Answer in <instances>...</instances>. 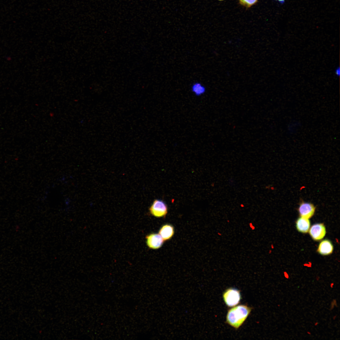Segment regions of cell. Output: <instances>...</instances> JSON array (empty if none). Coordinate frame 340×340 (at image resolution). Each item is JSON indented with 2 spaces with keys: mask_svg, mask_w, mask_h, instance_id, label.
<instances>
[{
  "mask_svg": "<svg viewBox=\"0 0 340 340\" xmlns=\"http://www.w3.org/2000/svg\"><path fill=\"white\" fill-rule=\"evenodd\" d=\"M335 73H336V74L337 76H339L340 73L339 67H338V68H337L336 69V71H335Z\"/></svg>",
  "mask_w": 340,
  "mask_h": 340,
  "instance_id": "cell-14",
  "label": "cell"
},
{
  "mask_svg": "<svg viewBox=\"0 0 340 340\" xmlns=\"http://www.w3.org/2000/svg\"><path fill=\"white\" fill-rule=\"evenodd\" d=\"M250 227L252 228V230L255 229V227L253 226L252 224V223H250L249 224Z\"/></svg>",
  "mask_w": 340,
  "mask_h": 340,
  "instance_id": "cell-16",
  "label": "cell"
},
{
  "mask_svg": "<svg viewBox=\"0 0 340 340\" xmlns=\"http://www.w3.org/2000/svg\"><path fill=\"white\" fill-rule=\"evenodd\" d=\"M219 0V1H223V0Z\"/></svg>",
  "mask_w": 340,
  "mask_h": 340,
  "instance_id": "cell-22",
  "label": "cell"
},
{
  "mask_svg": "<svg viewBox=\"0 0 340 340\" xmlns=\"http://www.w3.org/2000/svg\"><path fill=\"white\" fill-rule=\"evenodd\" d=\"M318 324H319V322H316L314 323V325L315 326H317L318 325Z\"/></svg>",
  "mask_w": 340,
  "mask_h": 340,
  "instance_id": "cell-20",
  "label": "cell"
},
{
  "mask_svg": "<svg viewBox=\"0 0 340 340\" xmlns=\"http://www.w3.org/2000/svg\"><path fill=\"white\" fill-rule=\"evenodd\" d=\"M174 232L173 227L171 224H166L163 225L161 228L158 234L164 241H167L172 238L174 235Z\"/></svg>",
  "mask_w": 340,
  "mask_h": 340,
  "instance_id": "cell-7",
  "label": "cell"
},
{
  "mask_svg": "<svg viewBox=\"0 0 340 340\" xmlns=\"http://www.w3.org/2000/svg\"><path fill=\"white\" fill-rule=\"evenodd\" d=\"M334 285V283L333 282H332L331 283H330V286L331 288H333Z\"/></svg>",
  "mask_w": 340,
  "mask_h": 340,
  "instance_id": "cell-17",
  "label": "cell"
},
{
  "mask_svg": "<svg viewBox=\"0 0 340 340\" xmlns=\"http://www.w3.org/2000/svg\"><path fill=\"white\" fill-rule=\"evenodd\" d=\"M224 301L227 306L233 307L238 304L241 300L240 291L233 288L226 289L223 294Z\"/></svg>",
  "mask_w": 340,
  "mask_h": 340,
  "instance_id": "cell-2",
  "label": "cell"
},
{
  "mask_svg": "<svg viewBox=\"0 0 340 340\" xmlns=\"http://www.w3.org/2000/svg\"><path fill=\"white\" fill-rule=\"evenodd\" d=\"M149 210L150 214L156 217H164L167 213L168 207L163 201L156 199L154 200Z\"/></svg>",
  "mask_w": 340,
  "mask_h": 340,
  "instance_id": "cell-3",
  "label": "cell"
},
{
  "mask_svg": "<svg viewBox=\"0 0 340 340\" xmlns=\"http://www.w3.org/2000/svg\"><path fill=\"white\" fill-rule=\"evenodd\" d=\"M252 310V308L245 305H240L229 309L227 314V323L237 329L245 321Z\"/></svg>",
  "mask_w": 340,
  "mask_h": 340,
  "instance_id": "cell-1",
  "label": "cell"
},
{
  "mask_svg": "<svg viewBox=\"0 0 340 340\" xmlns=\"http://www.w3.org/2000/svg\"><path fill=\"white\" fill-rule=\"evenodd\" d=\"M337 318V315H334L333 317V320H335Z\"/></svg>",
  "mask_w": 340,
  "mask_h": 340,
  "instance_id": "cell-19",
  "label": "cell"
},
{
  "mask_svg": "<svg viewBox=\"0 0 340 340\" xmlns=\"http://www.w3.org/2000/svg\"><path fill=\"white\" fill-rule=\"evenodd\" d=\"M333 249V246L331 241L328 240H325L320 243L317 251L321 255H326L331 254Z\"/></svg>",
  "mask_w": 340,
  "mask_h": 340,
  "instance_id": "cell-8",
  "label": "cell"
},
{
  "mask_svg": "<svg viewBox=\"0 0 340 340\" xmlns=\"http://www.w3.org/2000/svg\"><path fill=\"white\" fill-rule=\"evenodd\" d=\"M301 127V123L299 121L294 120L289 122L286 127L287 131L290 134L297 133Z\"/></svg>",
  "mask_w": 340,
  "mask_h": 340,
  "instance_id": "cell-11",
  "label": "cell"
},
{
  "mask_svg": "<svg viewBox=\"0 0 340 340\" xmlns=\"http://www.w3.org/2000/svg\"><path fill=\"white\" fill-rule=\"evenodd\" d=\"M296 227L299 232L306 233L308 232L310 228V221L308 218L301 217L296 221Z\"/></svg>",
  "mask_w": 340,
  "mask_h": 340,
  "instance_id": "cell-9",
  "label": "cell"
},
{
  "mask_svg": "<svg viewBox=\"0 0 340 340\" xmlns=\"http://www.w3.org/2000/svg\"><path fill=\"white\" fill-rule=\"evenodd\" d=\"M284 275L285 276V277L286 278H287V279H288L289 278V276H288V275L287 274L284 273Z\"/></svg>",
  "mask_w": 340,
  "mask_h": 340,
  "instance_id": "cell-18",
  "label": "cell"
},
{
  "mask_svg": "<svg viewBox=\"0 0 340 340\" xmlns=\"http://www.w3.org/2000/svg\"><path fill=\"white\" fill-rule=\"evenodd\" d=\"M337 306V300L335 299H333L331 303V305L330 307V310H332L335 307Z\"/></svg>",
  "mask_w": 340,
  "mask_h": 340,
  "instance_id": "cell-13",
  "label": "cell"
},
{
  "mask_svg": "<svg viewBox=\"0 0 340 340\" xmlns=\"http://www.w3.org/2000/svg\"><path fill=\"white\" fill-rule=\"evenodd\" d=\"M307 333L308 334H309V335H311V332H309V331H308V332H307Z\"/></svg>",
  "mask_w": 340,
  "mask_h": 340,
  "instance_id": "cell-21",
  "label": "cell"
},
{
  "mask_svg": "<svg viewBox=\"0 0 340 340\" xmlns=\"http://www.w3.org/2000/svg\"><path fill=\"white\" fill-rule=\"evenodd\" d=\"M309 233L312 238L315 241L322 239L326 234V228L323 224H317L310 228Z\"/></svg>",
  "mask_w": 340,
  "mask_h": 340,
  "instance_id": "cell-6",
  "label": "cell"
},
{
  "mask_svg": "<svg viewBox=\"0 0 340 340\" xmlns=\"http://www.w3.org/2000/svg\"><path fill=\"white\" fill-rule=\"evenodd\" d=\"M281 4H283L285 2V0H276Z\"/></svg>",
  "mask_w": 340,
  "mask_h": 340,
  "instance_id": "cell-15",
  "label": "cell"
},
{
  "mask_svg": "<svg viewBox=\"0 0 340 340\" xmlns=\"http://www.w3.org/2000/svg\"><path fill=\"white\" fill-rule=\"evenodd\" d=\"M146 244L148 247L152 249H156L163 245L164 240L159 234L151 233L146 236Z\"/></svg>",
  "mask_w": 340,
  "mask_h": 340,
  "instance_id": "cell-5",
  "label": "cell"
},
{
  "mask_svg": "<svg viewBox=\"0 0 340 340\" xmlns=\"http://www.w3.org/2000/svg\"><path fill=\"white\" fill-rule=\"evenodd\" d=\"M315 207L312 203L302 201L299 204L298 210L301 217L309 218L314 214Z\"/></svg>",
  "mask_w": 340,
  "mask_h": 340,
  "instance_id": "cell-4",
  "label": "cell"
},
{
  "mask_svg": "<svg viewBox=\"0 0 340 340\" xmlns=\"http://www.w3.org/2000/svg\"><path fill=\"white\" fill-rule=\"evenodd\" d=\"M191 90L195 96H201L206 92V88L205 86L200 82H194L191 86Z\"/></svg>",
  "mask_w": 340,
  "mask_h": 340,
  "instance_id": "cell-10",
  "label": "cell"
},
{
  "mask_svg": "<svg viewBox=\"0 0 340 340\" xmlns=\"http://www.w3.org/2000/svg\"><path fill=\"white\" fill-rule=\"evenodd\" d=\"M258 0H239L240 3L246 8H249L256 4Z\"/></svg>",
  "mask_w": 340,
  "mask_h": 340,
  "instance_id": "cell-12",
  "label": "cell"
}]
</instances>
